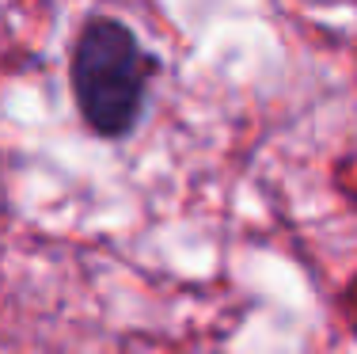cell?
<instances>
[{"label":"cell","mask_w":357,"mask_h":354,"mask_svg":"<svg viewBox=\"0 0 357 354\" xmlns=\"http://www.w3.org/2000/svg\"><path fill=\"white\" fill-rule=\"evenodd\" d=\"M149 80L152 57L126 23L96 15L80 27L73 46V96L99 138H122L137 126Z\"/></svg>","instance_id":"1"}]
</instances>
